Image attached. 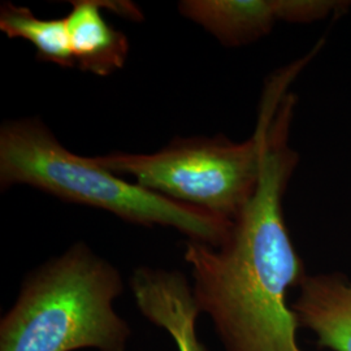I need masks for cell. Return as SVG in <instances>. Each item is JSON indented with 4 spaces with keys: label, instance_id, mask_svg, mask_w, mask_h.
<instances>
[{
    "label": "cell",
    "instance_id": "ba28073f",
    "mask_svg": "<svg viewBox=\"0 0 351 351\" xmlns=\"http://www.w3.org/2000/svg\"><path fill=\"white\" fill-rule=\"evenodd\" d=\"M291 303L300 328L311 330L317 346L351 351V280L342 272L307 275Z\"/></svg>",
    "mask_w": 351,
    "mask_h": 351
},
{
    "label": "cell",
    "instance_id": "8992f818",
    "mask_svg": "<svg viewBox=\"0 0 351 351\" xmlns=\"http://www.w3.org/2000/svg\"><path fill=\"white\" fill-rule=\"evenodd\" d=\"M130 287L139 311L169 333L177 351H208L197 333L201 311L186 277L176 271L139 267Z\"/></svg>",
    "mask_w": 351,
    "mask_h": 351
},
{
    "label": "cell",
    "instance_id": "52a82bcc",
    "mask_svg": "<svg viewBox=\"0 0 351 351\" xmlns=\"http://www.w3.org/2000/svg\"><path fill=\"white\" fill-rule=\"evenodd\" d=\"M101 10L117 11L132 20H141L142 13L128 1H72V10L65 16V21L75 65L81 71L104 77L124 66L129 40L104 19Z\"/></svg>",
    "mask_w": 351,
    "mask_h": 351
},
{
    "label": "cell",
    "instance_id": "277c9868",
    "mask_svg": "<svg viewBox=\"0 0 351 351\" xmlns=\"http://www.w3.org/2000/svg\"><path fill=\"white\" fill-rule=\"evenodd\" d=\"M263 156V126L250 138L176 139L151 154L111 152L94 158L116 175L132 176L143 188L234 221L258 186Z\"/></svg>",
    "mask_w": 351,
    "mask_h": 351
},
{
    "label": "cell",
    "instance_id": "6da1fadb",
    "mask_svg": "<svg viewBox=\"0 0 351 351\" xmlns=\"http://www.w3.org/2000/svg\"><path fill=\"white\" fill-rule=\"evenodd\" d=\"M295 103L285 84H267L258 114L263 156L254 197L220 247L190 239L185 245L193 295L226 351H303L288 294L307 274L282 211L300 163L289 145Z\"/></svg>",
    "mask_w": 351,
    "mask_h": 351
},
{
    "label": "cell",
    "instance_id": "3957f363",
    "mask_svg": "<svg viewBox=\"0 0 351 351\" xmlns=\"http://www.w3.org/2000/svg\"><path fill=\"white\" fill-rule=\"evenodd\" d=\"M124 284L112 264L75 243L29 275L0 323V351H125L130 328L113 302Z\"/></svg>",
    "mask_w": 351,
    "mask_h": 351
},
{
    "label": "cell",
    "instance_id": "9c48e42d",
    "mask_svg": "<svg viewBox=\"0 0 351 351\" xmlns=\"http://www.w3.org/2000/svg\"><path fill=\"white\" fill-rule=\"evenodd\" d=\"M0 30L8 38L27 40L37 51L39 60L63 68L75 66L65 17L39 19L26 7L4 3L0 10Z\"/></svg>",
    "mask_w": 351,
    "mask_h": 351
},
{
    "label": "cell",
    "instance_id": "7a4b0ae2",
    "mask_svg": "<svg viewBox=\"0 0 351 351\" xmlns=\"http://www.w3.org/2000/svg\"><path fill=\"white\" fill-rule=\"evenodd\" d=\"M0 184L29 185L64 201L101 208L132 224L175 228L190 241L220 247L233 221L167 198L65 149L38 119L0 129Z\"/></svg>",
    "mask_w": 351,
    "mask_h": 351
},
{
    "label": "cell",
    "instance_id": "5b68a950",
    "mask_svg": "<svg viewBox=\"0 0 351 351\" xmlns=\"http://www.w3.org/2000/svg\"><path fill=\"white\" fill-rule=\"evenodd\" d=\"M345 0H186L180 11L226 47H241L269 34L278 21L313 24L350 10Z\"/></svg>",
    "mask_w": 351,
    "mask_h": 351
}]
</instances>
